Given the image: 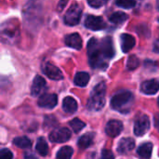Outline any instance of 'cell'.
<instances>
[{
  "label": "cell",
  "mask_w": 159,
  "mask_h": 159,
  "mask_svg": "<svg viewBox=\"0 0 159 159\" xmlns=\"http://www.w3.org/2000/svg\"><path fill=\"white\" fill-rule=\"evenodd\" d=\"M66 4H67V2H66V1H65V2H60V3H59V6H58V7H59V8H58V10H59V11H61V9H63V7H64Z\"/></svg>",
  "instance_id": "obj_30"
},
{
  "label": "cell",
  "mask_w": 159,
  "mask_h": 159,
  "mask_svg": "<svg viewBox=\"0 0 159 159\" xmlns=\"http://www.w3.org/2000/svg\"><path fill=\"white\" fill-rule=\"evenodd\" d=\"M155 50H156V52H157V42H156V44H155Z\"/></svg>",
  "instance_id": "obj_32"
},
{
  "label": "cell",
  "mask_w": 159,
  "mask_h": 159,
  "mask_svg": "<svg viewBox=\"0 0 159 159\" xmlns=\"http://www.w3.org/2000/svg\"><path fill=\"white\" fill-rule=\"evenodd\" d=\"M65 44L68 47H70L74 49H77V50H80L82 48V46H83L82 45V38H81L80 34L77 33H74V34L66 35Z\"/></svg>",
  "instance_id": "obj_12"
},
{
  "label": "cell",
  "mask_w": 159,
  "mask_h": 159,
  "mask_svg": "<svg viewBox=\"0 0 159 159\" xmlns=\"http://www.w3.org/2000/svg\"><path fill=\"white\" fill-rule=\"evenodd\" d=\"M134 104V96L129 90H120L111 99V106L121 114H128Z\"/></svg>",
  "instance_id": "obj_2"
},
{
  "label": "cell",
  "mask_w": 159,
  "mask_h": 159,
  "mask_svg": "<svg viewBox=\"0 0 159 159\" xmlns=\"http://www.w3.org/2000/svg\"><path fill=\"white\" fill-rule=\"evenodd\" d=\"M78 108V105H77V102L73 98V97H65L63 99V102H62V109L64 112H66L67 114H74L76 112Z\"/></svg>",
  "instance_id": "obj_16"
},
{
  "label": "cell",
  "mask_w": 159,
  "mask_h": 159,
  "mask_svg": "<svg viewBox=\"0 0 159 159\" xmlns=\"http://www.w3.org/2000/svg\"><path fill=\"white\" fill-rule=\"evenodd\" d=\"M89 61L93 69H105L109 61L115 56V48L113 40L110 36H106L102 40L91 38L88 42Z\"/></svg>",
  "instance_id": "obj_1"
},
{
  "label": "cell",
  "mask_w": 159,
  "mask_h": 159,
  "mask_svg": "<svg viewBox=\"0 0 159 159\" xmlns=\"http://www.w3.org/2000/svg\"><path fill=\"white\" fill-rule=\"evenodd\" d=\"M135 147V141L132 138H123L117 145V152L119 154H127Z\"/></svg>",
  "instance_id": "obj_14"
},
{
  "label": "cell",
  "mask_w": 159,
  "mask_h": 159,
  "mask_svg": "<svg viewBox=\"0 0 159 159\" xmlns=\"http://www.w3.org/2000/svg\"><path fill=\"white\" fill-rule=\"evenodd\" d=\"M36 152L41 156V157H46L48 154V145L45 140V138L40 137L37 139V143L35 145Z\"/></svg>",
  "instance_id": "obj_20"
},
{
  "label": "cell",
  "mask_w": 159,
  "mask_h": 159,
  "mask_svg": "<svg viewBox=\"0 0 159 159\" xmlns=\"http://www.w3.org/2000/svg\"><path fill=\"white\" fill-rule=\"evenodd\" d=\"M85 26L92 31H99L106 28V23L100 16L88 15L85 20Z\"/></svg>",
  "instance_id": "obj_6"
},
{
  "label": "cell",
  "mask_w": 159,
  "mask_h": 159,
  "mask_svg": "<svg viewBox=\"0 0 159 159\" xmlns=\"http://www.w3.org/2000/svg\"><path fill=\"white\" fill-rule=\"evenodd\" d=\"M72 133L67 128H59L54 129L49 134V141L52 143H66L71 139Z\"/></svg>",
  "instance_id": "obj_5"
},
{
  "label": "cell",
  "mask_w": 159,
  "mask_h": 159,
  "mask_svg": "<svg viewBox=\"0 0 159 159\" xmlns=\"http://www.w3.org/2000/svg\"><path fill=\"white\" fill-rule=\"evenodd\" d=\"M70 126L71 128L73 129V130L75 132V133H78L80 132L85 127H86V123L81 121L79 118H74L72 121H70Z\"/></svg>",
  "instance_id": "obj_24"
},
{
  "label": "cell",
  "mask_w": 159,
  "mask_h": 159,
  "mask_svg": "<svg viewBox=\"0 0 159 159\" xmlns=\"http://www.w3.org/2000/svg\"><path fill=\"white\" fill-rule=\"evenodd\" d=\"M95 134L94 133H87L83 136H81L77 141V145L80 149H86L89 147L94 140Z\"/></svg>",
  "instance_id": "obj_18"
},
{
  "label": "cell",
  "mask_w": 159,
  "mask_h": 159,
  "mask_svg": "<svg viewBox=\"0 0 159 159\" xmlns=\"http://www.w3.org/2000/svg\"><path fill=\"white\" fill-rule=\"evenodd\" d=\"M47 84H46V80L40 76V75H36L33 81L32 84V88H31V94L34 97L38 96L46 88Z\"/></svg>",
  "instance_id": "obj_13"
},
{
  "label": "cell",
  "mask_w": 159,
  "mask_h": 159,
  "mask_svg": "<svg viewBox=\"0 0 159 159\" xmlns=\"http://www.w3.org/2000/svg\"><path fill=\"white\" fill-rule=\"evenodd\" d=\"M153 143H145L140 145L137 149V154L141 158H150L153 153Z\"/></svg>",
  "instance_id": "obj_17"
},
{
  "label": "cell",
  "mask_w": 159,
  "mask_h": 159,
  "mask_svg": "<svg viewBox=\"0 0 159 159\" xmlns=\"http://www.w3.org/2000/svg\"><path fill=\"white\" fill-rule=\"evenodd\" d=\"M116 4L123 8H131L136 5L135 1H116Z\"/></svg>",
  "instance_id": "obj_26"
},
{
  "label": "cell",
  "mask_w": 159,
  "mask_h": 159,
  "mask_svg": "<svg viewBox=\"0 0 159 159\" xmlns=\"http://www.w3.org/2000/svg\"><path fill=\"white\" fill-rule=\"evenodd\" d=\"M74 154V150L72 147L70 146H63L61 147L57 155H56V158L57 159H72V156Z\"/></svg>",
  "instance_id": "obj_23"
},
{
  "label": "cell",
  "mask_w": 159,
  "mask_h": 159,
  "mask_svg": "<svg viewBox=\"0 0 159 159\" xmlns=\"http://www.w3.org/2000/svg\"><path fill=\"white\" fill-rule=\"evenodd\" d=\"M24 159H36L34 157V156L30 155V154H25L24 155Z\"/></svg>",
  "instance_id": "obj_31"
},
{
  "label": "cell",
  "mask_w": 159,
  "mask_h": 159,
  "mask_svg": "<svg viewBox=\"0 0 159 159\" xmlns=\"http://www.w3.org/2000/svg\"><path fill=\"white\" fill-rule=\"evenodd\" d=\"M58 103V97L53 93H45L40 96L38 105L46 109H53Z\"/></svg>",
  "instance_id": "obj_9"
},
{
  "label": "cell",
  "mask_w": 159,
  "mask_h": 159,
  "mask_svg": "<svg viewBox=\"0 0 159 159\" xmlns=\"http://www.w3.org/2000/svg\"><path fill=\"white\" fill-rule=\"evenodd\" d=\"M128 19H129V16L122 11H116L109 17V20L115 24H122Z\"/></svg>",
  "instance_id": "obj_22"
},
{
  "label": "cell",
  "mask_w": 159,
  "mask_h": 159,
  "mask_svg": "<svg viewBox=\"0 0 159 159\" xmlns=\"http://www.w3.org/2000/svg\"><path fill=\"white\" fill-rule=\"evenodd\" d=\"M120 37H121V48L124 53H128L134 48L136 44V40L132 35L129 34H121Z\"/></svg>",
  "instance_id": "obj_15"
},
{
  "label": "cell",
  "mask_w": 159,
  "mask_h": 159,
  "mask_svg": "<svg viewBox=\"0 0 159 159\" xmlns=\"http://www.w3.org/2000/svg\"><path fill=\"white\" fill-rule=\"evenodd\" d=\"M82 16V8L77 4H73L64 15V22L69 26H75L79 23Z\"/></svg>",
  "instance_id": "obj_4"
},
{
  "label": "cell",
  "mask_w": 159,
  "mask_h": 159,
  "mask_svg": "<svg viewBox=\"0 0 159 159\" xmlns=\"http://www.w3.org/2000/svg\"><path fill=\"white\" fill-rule=\"evenodd\" d=\"M100 159H115V156H114V154H113L112 151L107 150V149H104L102 152L101 158Z\"/></svg>",
  "instance_id": "obj_29"
},
{
  "label": "cell",
  "mask_w": 159,
  "mask_h": 159,
  "mask_svg": "<svg viewBox=\"0 0 159 159\" xmlns=\"http://www.w3.org/2000/svg\"><path fill=\"white\" fill-rule=\"evenodd\" d=\"M150 120L147 116H142L134 124V134L138 137L143 136L150 129Z\"/></svg>",
  "instance_id": "obj_7"
},
{
  "label": "cell",
  "mask_w": 159,
  "mask_h": 159,
  "mask_svg": "<svg viewBox=\"0 0 159 159\" xmlns=\"http://www.w3.org/2000/svg\"><path fill=\"white\" fill-rule=\"evenodd\" d=\"M88 4L89 6H91L92 7L98 8L102 7L103 5L106 4V1H102V0H92V1H88Z\"/></svg>",
  "instance_id": "obj_28"
},
{
  "label": "cell",
  "mask_w": 159,
  "mask_h": 159,
  "mask_svg": "<svg viewBox=\"0 0 159 159\" xmlns=\"http://www.w3.org/2000/svg\"><path fill=\"white\" fill-rule=\"evenodd\" d=\"M139 65H140V60L137 58V56H135V55L129 56V58L128 59V62H127L128 69L132 71V70L137 69L139 67Z\"/></svg>",
  "instance_id": "obj_25"
},
{
  "label": "cell",
  "mask_w": 159,
  "mask_h": 159,
  "mask_svg": "<svg viewBox=\"0 0 159 159\" xmlns=\"http://www.w3.org/2000/svg\"><path fill=\"white\" fill-rule=\"evenodd\" d=\"M141 90L146 95H155L158 91V82L157 79H150L143 82L141 86Z\"/></svg>",
  "instance_id": "obj_11"
},
{
  "label": "cell",
  "mask_w": 159,
  "mask_h": 159,
  "mask_svg": "<svg viewBox=\"0 0 159 159\" xmlns=\"http://www.w3.org/2000/svg\"><path fill=\"white\" fill-rule=\"evenodd\" d=\"M0 159H13V154L8 149H2L0 151Z\"/></svg>",
  "instance_id": "obj_27"
},
{
  "label": "cell",
  "mask_w": 159,
  "mask_h": 159,
  "mask_svg": "<svg viewBox=\"0 0 159 159\" xmlns=\"http://www.w3.org/2000/svg\"><path fill=\"white\" fill-rule=\"evenodd\" d=\"M89 75L85 72H78L74 78V83L77 87L84 88L89 84Z\"/></svg>",
  "instance_id": "obj_19"
},
{
  "label": "cell",
  "mask_w": 159,
  "mask_h": 159,
  "mask_svg": "<svg viewBox=\"0 0 159 159\" xmlns=\"http://www.w3.org/2000/svg\"><path fill=\"white\" fill-rule=\"evenodd\" d=\"M43 73L51 80H61L63 78L61 71L50 62H45L42 67Z\"/></svg>",
  "instance_id": "obj_8"
},
{
  "label": "cell",
  "mask_w": 159,
  "mask_h": 159,
  "mask_svg": "<svg viewBox=\"0 0 159 159\" xmlns=\"http://www.w3.org/2000/svg\"><path fill=\"white\" fill-rule=\"evenodd\" d=\"M106 86L104 83L96 85L88 102V108L90 111H101L105 105Z\"/></svg>",
  "instance_id": "obj_3"
},
{
  "label": "cell",
  "mask_w": 159,
  "mask_h": 159,
  "mask_svg": "<svg viewBox=\"0 0 159 159\" xmlns=\"http://www.w3.org/2000/svg\"><path fill=\"white\" fill-rule=\"evenodd\" d=\"M13 143H14V145H16L17 147L21 148V149H29L32 147V142L26 136L15 138L13 140Z\"/></svg>",
  "instance_id": "obj_21"
},
{
  "label": "cell",
  "mask_w": 159,
  "mask_h": 159,
  "mask_svg": "<svg viewBox=\"0 0 159 159\" xmlns=\"http://www.w3.org/2000/svg\"><path fill=\"white\" fill-rule=\"evenodd\" d=\"M123 129V124L119 120H111L105 127V133L112 138L117 137Z\"/></svg>",
  "instance_id": "obj_10"
}]
</instances>
